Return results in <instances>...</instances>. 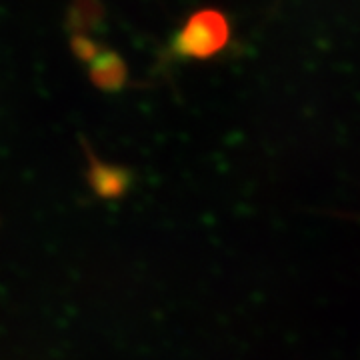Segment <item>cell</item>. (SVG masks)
Listing matches in <instances>:
<instances>
[{"mask_svg": "<svg viewBox=\"0 0 360 360\" xmlns=\"http://www.w3.org/2000/svg\"><path fill=\"white\" fill-rule=\"evenodd\" d=\"M92 72H94V80H96V84L106 86V89H115V86H118V84L122 82V78H124L122 65H120L116 58H112V56H108V58H104V60L94 63Z\"/></svg>", "mask_w": 360, "mask_h": 360, "instance_id": "obj_3", "label": "cell"}, {"mask_svg": "<svg viewBox=\"0 0 360 360\" xmlns=\"http://www.w3.org/2000/svg\"><path fill=\"white\" fill-rule=\"evenodd\" d=\"M229 42V22L212 8L194 13L176 34V51L191 58H210Z\"/></svg>", "mask_w": 360, "mask_h": 360, "instance_id": "obj_1", "label": "cell"}, {"mask_svg": "<svg viewBox=\"0 0 360 360\" xmlns=\"http://www.w3.org/2000/svg\"><path fill=\"white\" fill-rule=\"evenodd\" d=\"M94 193L104 198H116L129 188V172L104 162H92L89 174Z\"/></svg>", "mask_w": 360, "mask_h": 360, "instance_id": "obj_2", "label": "cell"}]
</instances>
